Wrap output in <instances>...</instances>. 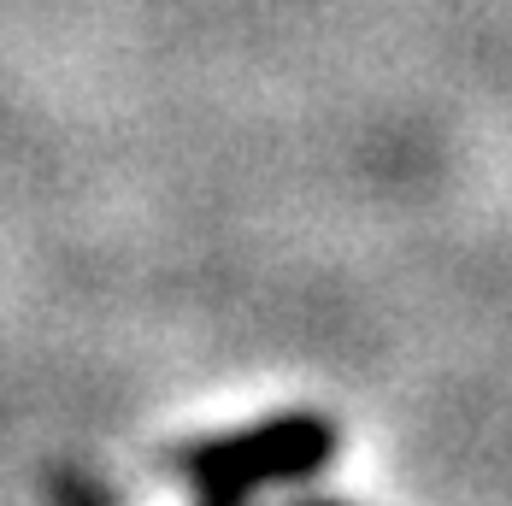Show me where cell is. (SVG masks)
Wrapping results in <instances>:
<instances>
[{
    "instance_id": "obj_1",
    "label": "cell",
    "mask_w": 512,
    "mask_h": 506,
    "mask_svg": "<svg viewBox=\"0 0 512 506\" xmlns=\"http://www.w3.org/2000/svg\"><path fill=\"white\" fill-rule=\"evenodd\" d=\"M336 454H342V430L324 412H277L265 424L230 430V436H201V442L177 448V477L189 483V495L254 501L259 489L312 483Z\"/></svg>"
},
{
    "instance_id": "obj_2",
    "label": "cell",
    "mask_w": 512,
    "mask_h": 506,
    "mask_svg": "<svg viewBox=\"0 0 512 506\" xmlns=\"http://www.w3.org/2000/svg\"><path fill=\"white\" fill-rule=\"evenodd\" d=\"M301 506H354V501H301Z\"/></svg>"
}]
</instances>
